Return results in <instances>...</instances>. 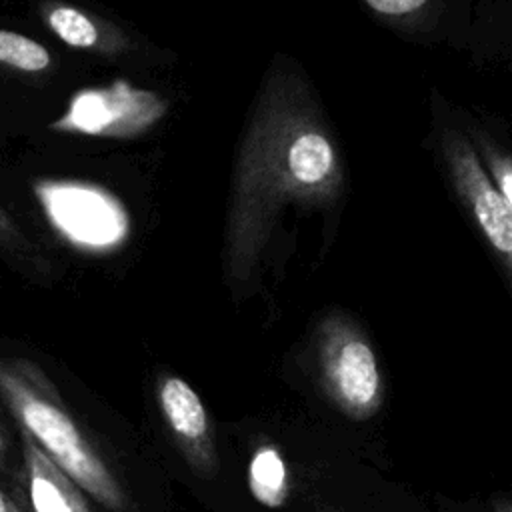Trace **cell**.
<instances>
[{
    "instance_id": "6da1fadb",
    "label": "cell",
    "mask_w": 512,
    "mask_h": 512,
    "mask_svg": "<svg viewBox=\"0 0 512 512\" xmlns=\"http://www.w3.org/2000/svg\"><path fill=\"white\" fill-rule=\"evenodd\" d=\"M340 182L334 142L308 90L296 76L276 74L238 154L224 242L228 278H250L282 204L334 200Z\"/></svg>"
},
{
    "instance_id": "7a4b0ae2",
    "label": "cell",
    "mask_w": 512,
    "mask_h": 512,
    "mask_svg": "<svg viewBox=\"0 0 512 512\" xmlns=\"http://www.w3.org/2000/svg\"><path fill=\"white\" fill-rule=\"evenodd\" d=\"M0 396L22 430L82 490L110 510L122 512L126 496L100 454L86 440L58 390L30 360L0 358Z\"/></svg>"
},
{
    "instance_id": "3957f363",
    "label": "cell",
    "mask_w": 512,
    "mask_h": 512,
    "mask_svg": "<svg viewBox=\"0 0 512 512\" xmlns=\"http://www.w3.org/2000/svg\"><path fill=\"white\" fill-rule=\"evenodd\" d=\"M322 388L350 420L372 418L384 400V378L364 332L346 316L330 314L318 328Z\"/></svg>"
},
{
    "instance_id": "277c9868",
    "label": "cell",
    "mask_w": 512,
    "mask_h": 512,
    "mask_svg": "<svg viewBox=\"0 0 512 512\" xmlns=\"http://www.w3.org/2000/svg\"><path fill=\"white\" fill-rule=\"evenodd\" d=\"M164 112L166 102L154 92L114 82L108 88L80 92L62 126L96 136L132 138L146 132Z\"/></svg>"
},
{
    "instance_id": "5b68a950",
    "label": "cell",
    "mask_w": 512,
    "mask_h": 512,
    "mask_svg": "<svg viewBox=\"0 0 512 512\" xmlns=\"http://www.w3.org/2000/svg\"><path fill=\"white\" fill-rule=\"evenodd\" d=\"M442 148L460 196L468 202L486 240L504 258L506 266H510L512 206L500 196L498 188L482 168L472 144L460 132L446 130L442 136Z\"/></svg>"
},
{
    "instance_id": "8992f818",
    "label": "cell",
    "mask_w": 512,
    "mask_h": 512,
    "mask_svg": "<svg viewBox=\"0 0 512 512\" xmlns=\"http://www.w3.org/2000/svg\"><path fill=\"white\" fill-rule=\"evenodd\" d=\"M52 220L64 234L90 248H110L128 236V214L122 204L102 188L88 184H62L46 192Z\"/></svg>"
},
{
    "instance_id": "52a82bcc",
    "label": "cell",
    "mask_w": 512,
    "mask_h": 512,
    "mask_svg": "<svg viewBox=\"0 0 512 512\" xmlns=\"http://www.w3.org/2000/svg\"><path fill=\"white\" fill-rule=\"evenodd\" d=\"M156 400L186 462L200 476H212L218 470L216 446L208 412L196 390L180 376L164 374L156 384Z\"/></svg>"
},
{
    "instance_id": "ba28073f",
    "label": "cell",
    "mask_w": 512,
    "mask_h": 512,
    "mask_svg": "<svg viewBox=\"0 0 512 512\" xmlns=\"http://www.w3.org/2000/svg\"><path fill=\"white\" fill-rule=\"evenodd\" d=\"M22 442L34 512H90L78 484L58 464H54L24 430Z\"/></svg>"
},
{
    "instance_id": "9c48e42d",
    "label": "cell",
    "mask_w": 512,
    "mask_h": 512,
    "mask_svg": "<svg viewBox=\"0 0 512 512\" xmlns=\"http://www.w3.org/2000/svg\"><path fill=\"white\" fill-rule=\"evenodd\" d=\"M248 486L252 496L266 508H282L288 500L290 484L282 454L274 446H260L248 468Z\"/></svg>"
},
{
    "instance_id": "30bf717a",
    "label": "cell",
    "mask_w": 512,
    "mask_h": 512,
    "mask_svg": "<svg viewBox=\"0 0 512 512\" xmlns=\"http://www.w3.org/2000/svg\"><path fill=\"white\" fill-rule=\"evenodd\" d=\"M50 30L68 46L94 48L100 44V30L96 22L74 6H52L46 14Z\"/></svg>"
},
{
    "instance_id": "8fae6325",
    "label": "cell",
    "mask_w": 512,
    "mask_h": 512,
    "mask_svg": "<svg viewBox=\"0 0 512 512\" xmlns=\"http://www.w3.org/2000/svg\"><path fill=\"white\" fill-rule=\"evenodd\" d=\"M0 62L22 72H44L52 64V56L40 42L12 30H0Z\"/></svg>"
},
{
    "instance_id": "7c38bea8",
    "label": "cell",
    "mask_w": 512,
    "mask_h": 512,
    "mask_svg": "<svg viewBox=\"0 0 512 512\" xmlns=\"http://www.w3.org/2000/svg\"><path fill=\"white\" fill-rule=\"evenodd\" d=\"M490 168L496 178V188L500 196L512 206V164L508 156H494L490 154Z\"/></svg>"
},
{
    "instance_id": "4fadbf2b",
    "label": "cell",
    "mask_w": 512,
    "mask_h": 512,
    "mask_svg": "<svg viewBox=\"0 0 512 512\" xmlns=\"http://www.w3.org/2000/svg\"><path fill=\"white\" fill-rule=\"evenodd\" d=\"M374 12L384 16H406L422 6H426L428 0H364Z\"/></svg>"
},
{
    "instance_id": "5bb4252c",
    "label": "cell",
    "mask_w": 512,
    "mask_h": 512,
    "mask_svg": "<svg viewBox=\"0 0 512 512\" xmlns=\"http://www.w3.org/2000/svg\"><path fill=\"white\" fill-rule=\"evenodd\" d=\"M0 512H22V508L8 494L0 490Z\"/></svg>"
},
{
    "instance_id": "9a60e30c",
    "label": "cell",
    "mask_w": 512,
    "mask_h": 512,
    "mask_svg": "<svg viewBox=\"0 0 512 512\" xmlns=\"http://www.w3.org/2000/svg\"><path fill=\"white\" fill-rule=\"evenodd\" d=\"M4 450H6V440H4V434H2V430H0V462H2Z\"/></svg>"
}]
</instances>
